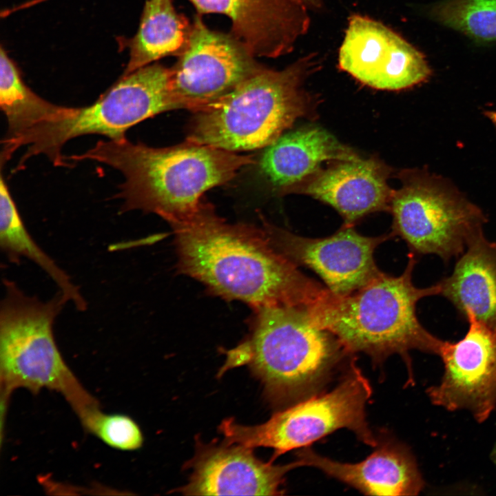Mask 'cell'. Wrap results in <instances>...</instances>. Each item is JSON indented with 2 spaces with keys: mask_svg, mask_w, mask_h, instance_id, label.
<instances>
[{
  "mask_svg": "<svg viewBox=\"0 0 496 496\" xmlns=\"http://www.w3.org/2000/svg\"><path fill=\"white\" fill-rule=\"evenodd\" d=\"M262 229L272 245L296 265L313 271L336 295L349 294L370 282L381 271L374 253L392 234L366 236L353 226L343 225L324 238L294 234L262 220Z\"/></svg>",
  "mask_w": 496,
  "mask_h": 496,
  "instance_id": "11",
  "label": "cell"
},
{
  "mask_svg": "<svg viewBox=\"0 0 496 496\" xmlns=\"http://www.w3.org/2000/svg\"><path fill=\"white\" fill-rule=\"evenodd\" d=\"M456 342L444 341L440 382L426 389L434 405L447 411H468L479 423L496 408V331L472 316Z\"/></svg>",
  "mask_w": 496,
  "mask_h": 496,
  "instance_id": "12",
  "label": "cell"
},
{
  "mask_svg": "<svg viewBox=\"0 0 496 496\" xmlns=\"http://www.w3.org/2000/svg\"><path fill=\"white\" fill-rule=\"evenodd\" d=\"M199 14L229 17L231 34L254 56L291 52L309 25L307 8L291 0H188Z\"/></svg>",
  "mask_w": 496,
  "mask_h": 496,
  "instance_id": "14",
  "label": "cell"
},
{
  "mask_svg": "<svg viewBox=\"0 0 496 496\" xmlns=\"http://www.w3.org/2000/svg\"><path fill=\"white\" fill-rule=\"evenodd\" d=\"M0 245L8 258L17 262L26 258L37 265L55 282L68 302L80 311L87 302L70 277L37 244L26 229L3 175L0 179Z\"/></svg>",
  "mask_w": 496,
  "mask_h": 496,
  "instance_id": "22",
  "label": "cell"
},
{
  "mask_svg": "<svg viewBox=\"0 0 496 496\" xmlns=\"http://www.w3.org/2000/svg\"><path fill=\"white\" fill-rule=\"evenodd\" d=\"M255 312L249 336L228 353L225 368L248 365L276 404L291 405L319 393L350 355L313 321L307 307H268Z\"/></svg>",
  "mask_w": 496,
  "mask_h": 496,
  "instance_id": "4",
  "label": "cell"
},
{
  "mask_svg": "<svg viewBox=\"0 0 496 496\" xmlns=\"http://www.w3.org/2000/svg\"><path fill=\"white\" fill-rule=\"evenodd\" d=\"M305 8H317L321 6V0H291Z\"/></svg>",
  "mask_w": 496,
  "mask_h": 496,
  "instance_id": "25",
  "label": "cell"
},
{
  "mask_svg": "<svg viewBox=\"0 0 496 496\" xmlns=\"http://www.w3.org/2000/svg\"><path fill=\"white\" fill-rule=\"evenodd\" d=\"M456 259L451 273L438 282L440 295L465 320L472 316L496 331V242L482 232Z\"/></svg>",
  "mask_w": 496,
  "mask_h": 496,
  "instance_id": "19",
  "label": "cell"
},
{
  "mask_svg": "<svg viewBox=\"0 0 496 496\" xmlns=\"http://www.w3.org/2000/svg\"><path fill=\"white\" fill-rule=\"evenodd\" d=\"M195 16L187 43L169 68V89L176 109L193 113L230 92L262 65L231 33L209 29Z\"/></svg>",
  "mask_w": 496,
  "mask_h": 496,
  "instance_id": "10",
  "label": "cell"
},
{
  "mask_svg": "<svg viewBox=\"0 0 496 496\" xmlns=\"http://www.w3.org/2000/svg\"><path fill=\"white\" fill-rule=\"evenodd\" d=\"M315 66L309 56L279 71L262 65L194 112L186 140L233 152L266 147L297 119L313 115L314 101L303 84Z\"/></svg>",
  "mask_w": 496,
  "mask_h": 496,
  "instance_id": "5",
  "label": "cell"
},
{
  "mask_svg": "<svg viewBox=\"0 0 496 496\" xmlns=\"http://www.w3.org/2000/svg\"><path fill=\"white\" fill-rule=\"evenodd\" d=\"M176 110L169 89V68L149 64L123 76L93 104L76 107L68 118L43 125L25 139V163L46 156L55 166L67 165L61 149L69 140L85 134L125 138L134 125L161 112Z\"/></svg>",
  "mask_w": 496,
  "mask_h": 496,
  "instance_id": "9",
  "label": "cell"
},
{
  "mask_svg": "<svg viewBox=\"0 0 496 496\" xmlns=\"http://www.w3.org/2000/svg\"><path fill=\"white\" fill-rule=\"evenodd\" d=\"M373 452L357 463L333 460L309 446L297 453L300 466L319 469L365 495H417L424 481L417 462L408 448L391 440L378 439Z\"/></svg>",
  "mask_w": 496,
  "mask_h": 496,
  "instance_id": "17",
  "label": "cell"
},
{
  "mask_svg": "<svg viewBox=\"0 0 496 496\" xmlns=\"http://www.w3.org/2000/svg\"><path fill=\"white\" fill-rule=\"evenodd\" d=\"M338 62L358 81L379 90L411 87L431 74L420 51L382 23L360 15L349 19Z\"/></svg>",
  "mask_w": 496,
  "mask_h": 496,
  "instance_id": "13",
  "label": "cell"
},
{
  "mask_svg": "<svg viewBox=\"0 0 496 496\" xmlns=\"http://www.w3.org/2000/svg\"><path fill=\"white\" fill-rule=\"evenodd\" d=\"M172 227L179 270L223 298L240 300L254 310L309 307L327 289L278 251L262 227L229 224L209 203Z\"/></svg>",
  "mask_w": 496,
  "mask_h": 496,
  "instance_id": "1",
  "label": "cell"
},
{
  "mask_svg": "<svg viewBox=\"0 0 496 496\" xmlns=\"http://www.w3.org/2000/svg\"><path fill=\"white\" fill-rule=\"evenodd\" d=\"M251 448L238 444L206 447L194 462L189 483L178 489L187 495H277L285 475L300 467L296 460L284 465L263 462Z\"/></svg>",
  "mask_w": 496,
  "mask_h": 496,
  "instance_id": "15",
  "label": "cell"
},
{
  "mask_svg": "<svg viewBox=\"0 0 496 496\" xmlns=\"http://www.w3.org/2000/svg\"><path fill=\"white\" fill-rule=\"evenodd\" d=\"M490 459L492 462L496 465V443L495 444L491 453H490Z\"/></svg>",
  "mask_w": 496,
  "mask_h": 496,
  "instance_id": "26",
  "label": "cell"
},
{
  "mask_svg": "<svg viewBox=\"0 0 496 496\" xmlns=\"http://www.w3.org/2000/svg\"><path fill=\"white\" fill-rule=\"evenodd\" d=\"M74 161H94L124 177L117 198L121 210L154 213L171 225L193 218L203 207V194L231 180L242 167L256 165L253 156L240 155L186 140L166 147L121 140H100Z\"/></svg>",
  "mask_w": 496,
  "mask_h": 496,
  "instance_id": "2",
  "label": "cell"
},
{
  "mask_svg": "<svg viewBox=\"0 0 496 496\" xmlns=\"http://www.w3.org/2000/svg\"><path fill=\"white\" fill-rule=\"evenodd\" d=\"M0 106L8 131L2 141L1 167L17 150L19 142L34 129L72 116L76 107L53 104L32 91L3 48L0 51Z\"/></svg>",
  "mask_w": 496,
  "mask_h": 496,
  "instance_id": "20",
  "label": "cell"
},
{
  "mask_svg": "<svg viewBox=\"0 0 496 496\" xmlns=\"http://www.w3.org/2000/svg\"><path fill=\"white\" fill-rule=\"evenodd\" d=\"M0 309L1 404L6 407L17 389L60 393L79 418L99 407L65 362L54 339L53 324L65 303L61 292L43 302L5 280Z\"/></svg>",
  "mask_w": 496,
  "mask_h": 496,
  "instance_id": "6",
  "label": "cell"
},
{
  "mask_svg": "<svg viewBox=\"0 0 496 496\" xmlns=\"http://www.w3.org/2000/svg\"><path fill=\"white\" fill-rule=\"evenodd\" d=\"M79 420L85 431L115 449L134 451L143 444L138 425L127 415L105 413L98 408Z\"/></svg>",
  "mask_w": 496,
  "mask_h": 496,
  "instance_id": "24",
  "label": "cell"
},
{
  "mask_svg": "<svg viewBox=\"0 0 496 496\" xmlns=\"http://www.w3.org/2000/svg\"><path fill=\"white\" fill-rule=\"evenodd\" d=\"M371 394L369 380L352 360L342 380L331 391L289 405L263 424L244 426L227 419L219 430L227 444L272 448L271 462L340 428L351 431L360 441L375 447L378 438L369 428L365 411Z\"/></svg>",
  "mask_w": 496,
  "mask_h": 496,
  "instance_id": "7",
  "label": "cell"
},
{
  "mask_svg": "<svg viewBox=\"0 0 496 496\" xmlns=\"http://www.w3.org/2000/svg\"><path fill=\"white\" fill-rule=\"evenodd\" d=\"M417 256L411 253L398 276L381 271L366 285L347 295L329 289L307 307L313 321L333 334L349 355L363 353L374 364L398 354L410 369L413 350L440 355L444 340L430 333L416 313L422 298L437 296V283L425 288L415 286L413 272Z\"/></svg>",
  "mask_w": 496,
  "mask_h": 496,
  "instance_id": "3",
  "label": "cell"
},
{
  "mask_svg": "<svg viewBox=\"0 0 496 496\" xmlns=\"http://www.w3.org/2000/svg\"><path fill=\"white\" fill-rule=\"evenodd\" d=\"M360 158L324 129L307 126L282 134L256 161L261 176L279 193H291L325 161Z\"/></svg>",
  "mask_w": 496,
  "mask_h": 496,
  "instance_id": "18",
  "label": "cell"
},
{
  "mask_svg": "<svg viewBox=\"0 0 496 496\" xmlns=\"http://www.w3.org/2000/svg\"><path fill=\"white\" fill-rule=\"evenodd\" d=\"M390 171L375 158L335 161L296 185L302 193L334 208L344 225H353L371 213L390 209L393 191L388 184Z\"/></svg>",
  "mask_w": 496,
  "mask_h": 496,
  "instance_id": "16",
  "label": "cell"
},
{
  "mask_svg": "<svg viewBox=\"0 0 496 496\" xmlns=\"http://www.w3.org/2000/svg\"><path fill=\"white\" fill-rule=\"evenodd\" d=\"M426 14L476 43H496V0H441L428 6Z\"/></svg>",
  "mask_w": 496,
  "mask_h": 496,
  "instance_id": "23",
  "label": "cell"
},
{
  "mask_svg": "<svg viewBox=\"0 0 496 496\" xmlns=\"http://www.w3.org/2000/svg\"><path fill=\"white\" fill-rule=\"evenodd\" d=\"M192 23L177 12L172 0H147L138 30L129 41L130 59L124 74L167 56H178L185 48Z\"/></svg>",
  "mask_w": 496,
  "mask_h": 496,
  "instance_id": "21",
  "label": "cell"
},
{
  "mask_svg": "<svg viewBox=\"0 0 496 496\" xmlns=\"http://www.w3.org/2000/svg\"><path fill=\"white\" fill-rule=\"evenodd\" d=\"M389 210L391 234L417 256L433 254L445 262L457 258L483 231L486 218L446 179L420 169L400 174Z\"/></svg>",
  "mask_w": 496,
  "mask_h": 496,
  "instance_id": "8",
  "label": "cell"
}]
</instances>
